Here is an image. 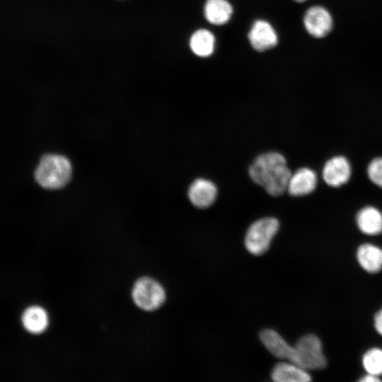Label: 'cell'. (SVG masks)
<instances>
[{
	"instance_id": "6da1fadb",
	"label": "cell",
	"mask_w": 382,
	"mask_h": 382,
	"mask_svg": "<svg viewBox=\"0 0 382 382\" xmlns=\"http://www.w3.org/2000/svg\"><path fill=\"white\" fill-rule=\"evenodd\" d=\"M249 175L268 194L279 196L287 190L291 172L285 157L272 151L257 156L249 168Z\"/></svg>"
},
{
	"instance_id": "7a4b0ae2",
	"label": "cell",
	"mask_w": 382,
	"mask_h": 382,
	"mask_svg": "<svg viewBox=\"0 0 382 382\" xmlns=\"http://www.w3.org/2000/svg\"><path fill=\"white\" fill-rule=\"evenodd\" d=\"M71 174L72 166L66 156L47 154L40 158L35 170V179L43 188L57 190L69 182Z\"/></svg>"
},
{
	"instance_id": "3957f363",
	"label": "cell",
	"mask_w": 382,
	"mask_h": 382,
	"mask_svg": "<svg viewBox=\"0 0 382 382\" xmlns=\"http://www.w3.org/2000/svg\"><path fill=\"white\" fill-rule=\"evenodd\" d=\"M279 223L274 217H265L253 222L245 237V246L253 255L266 253L271 241L279 230Z\"/></svg>"
},
{
	"instance_id": "277c9868",
	"label": "cell",
	"mask_w": 382,
	"mask_h": 382,
	"mask_svg": "<svg viewBox=\"0 0 382 382\" xmlns=\"http://www.w3.org/2000/svg\"><path fill=\"white\" fill-rule=\"evenodd\" d=\"M293 362L306 370L321 369L326 366V358L320 339L308 334L299 339L294 347Z\"/></svg>"
},
{
	"instance_id": "5b68a950",
	"label": "cell",
	"mask_w": 382,
	"mask_h": 382,
	"mask_svg": "<svg viewBox=\"0 0 382 382\" xmlns=\"http://www.w3.org/2000/svg\"><path fill=\"white\" fill-rule=\"evenodd\" d=\"M132 295L135 304L148 311L158 309L166 300V292L161 284L148 277L137 280Z\"/></svg>"
},
{
	"instance_id": "8992f818",
	"label": "cell",
	"mask_w": 382,
	"mask_h": 382,
	"mask_svg": "<svg viewBox=\"0 0 382 382\" xmlns=\"http://www.w3.org/2000/svg\"><path fill=\"white\" fill-rule=\"evenodd\" d=\"M303 23L305 30L311 37L323 38L332 30L333 18L326 8L316 5L306 11Z\"/></svg>"
},
{
	"instance_id": "52a82bcc",
	"label": "cell",
	"mask_w": 382,
	"mask_h": 382,
	"mask_svg": "<svg viewBox=\"0 0 382 382\" xmlns=\"http://www.w3.org/2000/svg\"><path fill=\"white\" fill-rule=\"evenodd\" d=\"M351 175V164L343 156H335L328 159L322 170L323 180L332 187H339L346 184Z\"/></svg>"
},
{
	"instance_id": "ba28073f",
	"label": "cell",
	"mask_w": 382,
	"mask_h": 382,
	"mask_svg": "<svg viewBox=\"0 0 382 382\" xmlns=\"http://www.w3.org/2000/svg\"><path fill=\"white\" fill-rule=\"evenodd\" d=\"M248 40L254 50L263 52L277 45L278 35L269 22L257 20L254 22L248 33Z\"/></svg>"
},
{
	"instance_id": "9c48e42d",
	"label": "cell",
	"mask_w": 382,
	"mask_h": 382,
	"mask_svg": "<svg viewBox=\"0 0 382 382\" xmlns=\"http://www.w3.org/2000/svg\"><path fill=\"white\" fill-rule=\"evenodd\" d=\"M217 189L210 180L198 178L190 186L188 197L191 203L199 209H205L211 206L215 201Z\"/></svg>"
},
{
	"instance_id": "30bf717a",
	"label": "cell",
	"mask_w": 382,
	"mask_h": 382,
	"mask_svg": "<svg viewBox=\"0 0 382 382\" xmlns=\"http://www.w3.org/2000/svg\"><path fill=\"white\" fill-rule=\"evenodd\" d=\"M318 184L316 172L309 168L298 169L290 177L287 190L292 196H303L315 190Z\"/></svg>"
},
{
	"instance_id": "8fae6325",
	"label": "cell",
	"mask_w": 382,
	"mask_h": 382,
	"mask_svg": "<svg viewBox=\"0 0 382 382\" xmlns=\"http://www.w3.org/2000/svg\"><path fill=\"white\" fill-rule=\"evenodd\" d=\"M260 340L267 350L274 357L292 361L294 357V347L275 330L264 329L260 332Z\"/></svg>"
},
{
	"instance_id": "7c38bea8",
	"label": "cell",
	"mask_w": 382,
	"mask_h": 382,
	"mask_svg": "<svg viewBox=\"0 0 382 382\" xmlns=\"http://www.w3.org/2000/svg\"><path fill=\"white\" fill-rule=\"evenodd\" d=\"M356 222L366 235L376 236L382 232V212L374 206L361 208L357 214Z\"/></svg>"
},
{
	"instance_id": "4fadbf2b",
	"label": "cell",
	"mask_w": 382,
	"mask_h": 382,
	"mask_svg": "<svg viewBox=\"0 0 382 382\" xmlns=\"http://www.w3.org/2000/svg\"><path fill=\"white\" fill-rule=\"evenodd\" d=\"M271 378L275 382H308L311 380L307 370L291 362H279L272 369Z\"/></svg>"
},
{
	"instance_id": "5bb4252c",
	"label": "cell",
	"mask_w": 382,
	"mask_h": 382,
	"mask_svg": "<svg viewBox=\"0 0 382 382\" xmlns=\"http://www.w3.org/2000/svg\"><path fill=\"white\" fill-rule=\"evenodd\" d=\"M233 8L227 0H207L204 8L207 21L215 25L226 24L231 18Z\"/></svg>"
},
{
	"instance_id": "9a60e30c",
	"label": "cell",
	"mask_w": 382,
	"mask_h": 382,
	"mask_svg": "<svg viewBox=\"0 0 382 382\" xmlns=\"http://www.w3.org/2000/svg\"><path fill=\"white\" fill-rule=\"evenodd\" d=\"M357 257L361 267L368 272L376 273L382 268V249L375 245H361L357 249Z\"/></svg>"
},
{
	"instance_id": "2e32d148",
	"label": "cell",
	"mask_w": 382,
	"mask_h": 382,
	"mask_svg": "<svg viewBox=\"0 0 382 382\" xmlns=\"http://www.w3.org/2000/svg\"><path fill=\"white\" fill-rule=\"evenodd\" d=\"M215 37L207 29H199L191 35L190 47L192 52L200 57H207L212 54L215 48Z\"/></svg>"
},
{
	"instance_id": "e0dca14e",
	"label": "cell",
	"mask_w": 382,
	"mask_h": 382,
	"mask_svg": "<svg viewBox=\"0 0 382 382\" xmlns=\"http://www.w3.org/2000/svg\"><path fill=\"white\" fill-rule=\"evenodd\" d=\"M22 322L28 331L38 334L43 332L47 328V316L42 308L31 306L23 312Z\"/></svg>"
},
{
	"instance_id": "ac0fdd59",
	"label": "cell",
	"mask_w": 382,
	"mask_h": 382,
	"mask_svg": "<svg viewBox=\"0 0 382 382\" xmlns=\"http://www.w3.org/2000/svg\"><path fill=\"white\" fill-rule=\"evenodd\" d=\"M362 364L369 374L376 376L382 375V349L372 348L363 356Z\"/></svg>"
},
{
	"instance_id": "d6986e66",
	"label": "cell",
	"mask_w": 382,
	"mask_h": 382,
	"mask_svg": "<svg viewBox=\"0 0 382 382\" xmlns=\"http://www.w3.org/2000/svg\"><path fill=\"white\" fill-rule=\"evenodd\" d=\"M366 173L369 180L382 188V156L376 157L369 162Z\"/></svg>"
},
{
	"instance_id": "ffe728a7",
	"label": "cell",
	"mask_w": 382,
	"mask_h": 382,
	"mask_svg": "<svg viewBox=\"0 0 382 382\" xmlns=\"http://www.w3.org/2000/svg\"><path fill=\"white\" fill-rule=\"evenodd\" d=\"M374 327L378 333L382 335V308L375 315Z\"/></svg>"
},
{
	"instance_id": "44dd1931",
	"label": "cell",
	"mask_w": 382,
	"mask_h": 382,
	"mask_svg": "<svg viewBox=\"0 0 382 382\" xmlns=\"http://www.w3.org/2000/svg\"><path fill=\"white\" fill-rule=\"evenodd\" d=\"M361 382H378L381 381V379L378 376H376L371 374H367L364 377L359 379Z\"/></svg>"
},
{
	"instance_id": "7402d4cb",
	"label": "cell",
	"mask_w": 382,
	"mask_h": 382,
	"mask_svg": "<svg viewBox=\"0 0 382 382\" xmlns=\"http://www.w3.org/2000/svg\"><path fill=\"white\" fill-rule=\"evenodd\" d=\"M294 1H296V2H298V3H302V2H304L307 0H293Z\"/></svg>"
}]
</instances>
